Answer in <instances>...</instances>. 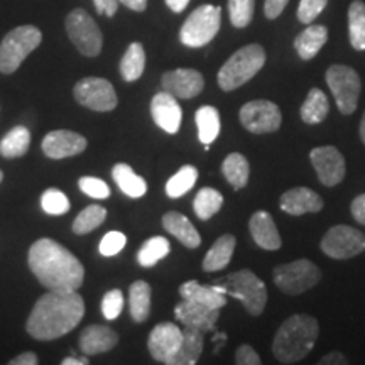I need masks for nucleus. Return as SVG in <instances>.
<instances>
[{"label": "nucleus", "mask_w": 365, "mask_h": 365, "mask_svg": "<svg viewBox=\"0 0 365 365\" xmlns=\"http://www.w3.org/2000/svg\"><path fill=\"white\" fill-rule=\"evenodd\" d=\"M80 190L83 191L85 195L91 196V198H98V200H105L110 196V188L108 185L98 178H91V176H83L78 181Z\"/></svg>", "instance_id": "37998d69"}, {"label": "nucleus", "mask_w": 365, "mask_h": 365, "mask_svg": "<svg viewBox=\"0 0 365 365\" xmlns=\"http://www.w3.org/2000/svg\"><path fill=\"white\" fill-rule=\"evenodd\" d=\"M196 127H198V137L203 144H212L220 134V113L215 107H205L198 108L195 115Z\"/></svg>", "instance_id": "7c9ffc66"}, {"label": "nucleus", "mask_w": 365, "mask_h": 365, "mask_svg": "<svg viewBox=\"0 0 365 365\" xmlns=\"http://www.w3.org/2000/svg\"><path fill=\"white\" fill-rule=\"evenodd\" d=\"M41 207L49 215H63L70 210V200L59 190H48L41 196Z\"/></svg>", "instance_id": "a19ab883"}, {"label": "nucleus", "mask_w": 365, "mask_h": 365, "mask_svg": "<svg viewBox=\"0 0 365 365\" xmlns=\"http://www.w3.org/2000/svg\"><path fill=\"white\" fill-rule=\"evenodd\" d=\"M328 29L325 26L309 24L307 29L294 39V48L298 51L299 58L308 61L313 59L319 53V49L327 44Z\"/></svg>", "instance_id": "bb28decb"}, {"label": "nucleus", "mask_w": 365, "mask_h": 365, "mask_svg": "<svg viewBox=\"0 0 365 365\" xmlns=\"http://www.w3.org/2000/svg\"><path fill=\"white\" fill-rule=\"evenodd\" d=\"M125 242L127 239L122 232H108L102 239V242H100V254L107 255V257L117 255L125 247Z\"/></svg>", "instance_id": "a18cd8bd"}, {"label": "nucleus", "mask_w": 365, "mask_h": 365, "mask_svg": "<svg viewBox=\"0 0 365 365\" xmlns=\"http://www.w3.org/2000/svg\"><path fill=\"white\" fill-rule=\"evenodd\" d=\"M240 124L252 134H269L281 127L279 107L269 100H252L240 108Z\"/></svg>", "instance_id": "ddd939ff"}, {"label": "nucleus", "mask_w": 365, "mask_h": 365, "mask_svg": "<svg viewBox=\"0 0 365 365\" xmlns=\"http://www.w3.org/2000/svg\"><path fill=\"white\" fill-rule=\"evenodd\" d=\"M27 262L38 281L49 291H78L83 284V264L51 239L34 242Z\"/></svg>", "instance_id": "f03ea898"}, {"label": "nucleus", "mask_w": 365, "mask_h": 365, "mask_svg": "<svg viewBox=\"0 0 365 365\" xmlns=\"http://www.w3.org/2000/svg\"><path fill=\"white\" fill-rule=\"evenodd\" d=\"M287 2H289V0H266V2H264V14H266L267 19H277L282 14V11L286 9Z\"/></svg>", "instance_id": "de8ad7c7"}, {"label": "nucleus", "mask_w": 365, "mask_h": 365, "mask_svg": "<svg viewBox=\"0 0 365 365\" xmlns=\"http://www.w3.org/2000/svg\"><path fill=\"white\" fill-rule=\"evenodd\" d=\"M118 336L112 328L103 325L86 327L80 335V349L85 355H98L112 350L117 345Z\"/></svg>", "instance_id": "4be33fe9"}, {"label": "nucleus", "mask_w": 365, "mask_h": 365, "mask_svg": "<svg viewBox=\"0 0 365 365\" xmlns=\"http://www.w3.org/2000/svg\"><path fill=\"white\" fill-rule=\"evenodd\" d=\"M145 68V51L140 43H132L120 61V75L125 81H135L143 76Z\"/></svg>", "instance_id": "473e14b6"}, {"label": "nucleus", "mask_w": 365, "mask_h": 365, "mask_svg": "<svg viewBox=\"0 0 365 365\" xmlns=\"http://www.w3.org/2000/svg\"><path fill=\"white\" fill-rule=\"evenodd\" d=\"M319 365H345L346 359L341 352H330L318 362Z\"/></svg>", "instance_id": "3c124183"}, {"label": "nucleus", "mask_w": 365, "mask_h": 365, "mask_svg": "<svg viewBox=\"0 0 365 365\" xmlns=\"http://www.w3.org/2000/svg\"><path fill=\"white\" fill-rule=\"evenodd\" d=\"M350 212H352V217L355 220L365 225V193L359 195L357 198L354 200L352 205H350Z\"/></svg>", "instance_id": "8fccbe9b"}, {"label": "nucleus", "mask_w": 365, "mask_h": 365, "mask_svg": "<svg viewBox=\"0 0 365 365\" xmlns=\"http://www.w3.org/2000/svg\"><path fill=\"white\" fill-rule=\"evenodd\" d=\"M218 286L223 287L225 294H230L242 301L244 308L252 317L262 314L264 308H266L267 287L261 277L255 276L249 269H242V271L228 274V276L218 282Z\"/></svg>", "instance_id": "39448f33"}, {"label": "nucleus", "mask_w": 365, "mask_h": 365, "mask_svg": "<svg viewBox=\"0 0 365 365\" xmlns=\"http://www.w3.org/2000/svg\"><path fill=\"white\" fill-rule=\"evenodd\" d=\"M118 4L135 12H144L145 7H148V0H118Z\"/></svg>", "instance_id": "864d4df0"}, {"label": "nucleus", "mask_w": 365, "mask_h": 365, "mask_svg": "<svg viewBox=\"0 0 365 365\" xmlns=\"http://www.w3.org/2000/svg\"><path fill=\"white\" fill-rule=\"evenodd\" d=\"M2 178H4V176H2V171H0V181H2Z\"/></svg>", "instance_id": "13d9d810"}, {"label": "nucleus", "mask_w": 365, "mask_h": 365, "mask_svg": "<svg viewBox=\"0 0 365 365\" xmlns=\"http://www.w3.org/2000/svg\"><path fill=\"white\" fill-rule=\"evenodd\" d=\"M43 33L34 26H19L9 31L0 43V73L12 75L19 70L22 61L39 48Z\"/></svg>", "instance_id": "423d86ee"}, {"label": "nucleus", "mask_w": 365, "mask_h": 365, "mask_svg": "<svg viewBox=\"0 0 365 365\" xmlns=\"http://www.w3.org/2000/svg\"><path fill=\"white\" fill-rule=\"evenodd\" d=\"M196 180H198V170L195 166H182L170 181L166 182V195L170 198H181L182 195L188 193L193 188Z\"/></svg>", "instance_id": "58836bf2"}, {"label": "nucleus", "mask_w": 365, "mask_h": 365, "mask_svg": "<svg viewBox=\"0 0 365 365\" xmlns=\"http://www.w3.org/2000/svg\"><path fill=\"white\" fill-rule=\"evenodd\" d=\"M180 294L182 299L196 301V303L207 304L210 308L220 309L227 304V294L223 287L218 284L215 286H205L196 281H188L180 287Z\"/></svg>", "instance_id": "5701e85b"}, {"label": "nucleus", "mask_w": 365, "mask_h": 365, "mask_svg": "<svg viewBox=\"0 0 365 365\" xmlns=\"http://www.w3.org/2000/svg\"><path fill=\"white\" fill-rule=\"evenodd\" d=\"M182 341V330L175 323H159L150 331L148 346L154 360L168 364Z\"/></svg>", "instance_id": "dca6fc26"}, {"label": "nucleus", "mask_w": 365, "mask_h": 365, "mask_svg": "<svg viewBox=\"0 0 365 365\" xmlns=\"http://www.w3.org/2000/svg\"><path fill=\"white\" fill-rule=\"evenodd\" d=\"M349 38L357 51H365V4L354 0L349 7Z\"/></svg>", "instance_id": "72a5a7b5"}, {"label": "nucleus", "mask_w": 365, "mask_h": 365, "mask_svg": "<svg viewBox=\"0 0 365 365\" xmlns=\"http://www.w3.org/2000/svg\"><path fill=\"white\" fill-rule=\"evenodd\" d=\"M129 308L134 322L143 323L150 313V286L145 281H135L129 289Z\"/></svg>", "instance_id": "2f4dec72"}, {"label": "nucleus", "mask_w": 365, "mask_h": 365, "mask_svg": "<svg viewBox=\"0 0 365 365\" xmlns=\"http://www.w3.org/2000/svg\"><path fill=\"white\" fill-rule=\"evenodd\" d=\"M163 88L176 98H195L202 93L205 80L200 71L191 68H178V70L166 71L163 75Z\"/></svg>", "instance_id": "2eb2a0df"}, {"label": "nucleus", "mask_w": 365, "mask_h": 365, "mask_svg": "<svg viewBox=\"0 0 365 365\" xmlns=\"http://www.w3.org/2000/svg\"><path fill=\"white\" fill-rule=\"evenodd\" d=\"M360 139H362V143L365 144V112H364V117L362 120H360Z\"/></svg>", "instance_id": "4d7b16f0"}, {"label": "nucleus", "mask_w": 365, "mask_h": 365, "mask_svg": "<svg viewBox=\"0 0 365 365\" xmlns=\"http://www.w3.org/2000/svg\"><path fill=\"white\" fill-rule=\"evenodd\" d=\"M319 335L318 322L309 314H293L279 327L272 352L281 364H296L312 352Z\"/></svg>", "instance_id": "7ed1b4c3"}, {"label": "nucleus", "mask_w": 365, "mask_h": 365, "mask_svg": "<svg viewBox=\"0 0 365 365\" xmlns=\"http://www.w3.org/2000/svg\"><path fill=\"white\" fill-rule=\"evenodd\" d=\"M222 173L225 180L234 186V190L245 188L250 175L249 161L239 153L228 154L222 164Z\"/></svg>", "instance_id": "c756f323"}, {"label": "nucleus", "mask_w": 365, "mask_h": 365, "mask_svg": "<svg viewBox=\"0 0 365 365\" xmlns=\"http://www.w3.org/2000/svg\"><path fill=\"white\" fill-rule=\"evenodd\" d=\"M105 218H107V210L100 207V205H91V207H86L83 212L75 218V222H73V232H75L76 235L90 234L95 228L102 225Z\"/></svg>", "instance_id": "4c0bfd02"}, {"label": "nucleus", "mask_w": 365, "mask_h": 365, "mask_svg": "<svg viewBox=\"0 0 365 365\" xmlns=\"http://www.w3.org/2000/svg\"><path fill=\"white\" fill-rule=\"evenodd\" d=\"M309 159L317 170L318 180L325 186H336L345 178V158L333 145L314 148L309 153Z\"/></svg>", "instance_id": "4468645a"}, {"label": "nucleus", "mask_w": 365, "mask_h": 365, "mask_svg": "<svg viewBox=\"0 0 365 365\" xmlns=\"http://www.w3.org/2000/svg\"><path fill=\"white\" fill-rule=\"evenodd\" d=\"M223 205V196L220 191L213 188H203L195 196V213L200 220H210L213 215H217L218 210Z\"/></svg>", "instance_id": "e433bc0d"}, {"label": "nucleus", "mask_w": 365, "mask_h": 365, "mask_svg": "<svg viewBox=\"0 0 365 365\" xmlns=\"http://www.w3.org/2000/svg\"><path fill=\"white\" fill-rule=\"evenodd\" d=\"M166 4H168V7H170L173 12L180 14V12L185 11L186 7H188L190 0H166Z\"/></svg>", "instance_id": "5fc2aeb1"}, {"label": "nucleus", "mask_w": 365, "mask_h": 365, "mask_svg": "<svg viewBox=\"0 0 365 365\" xmlns=\"http://www.w3.org/2000/svg\"><path fill=\"white\" fill-rule=\"evenodd\" d=\"M249 230L250 235L255 244L264 250H277L281 247V235L279 230H277L276 223H274V218L271 213L267 212H257L250 217L249 222Z\"/></svg>", "instance_id": "412c9836"}, {"label": "nucleus", "mask_w": 365, "mask_h": 365, "mask_svg": "<svg viewBox=\"0 0 365 365\" xmlns=\"http://www.w3.org/2000/svg\"><path fill=\"white\" fill-rule=\"evenodd\" d=\"M163 227L188 249H196L202 242V237L193 227V223L178 212H168L163 217Z\"/></svg>", "instance_id": "393cba45"}, {"label": "nucleus", "mask_w": 365, "mask_h": 365, "mask_svg": "<svg viewBox=\"0 0 365 365\" xmlns=\"http://www.w3.org/2000/svg\"><path fill=\"white\" fill-rule=\"evenodd\" d=\"M95 7H97V12L100 16L113 17L117 14L118 9V0H93Z\"/></svg>", "instance_id": "09e8293b"}, {"label": "nucleus", "mask_w": 365, "mask_h": 365, "mask_svg": "<svg viewBox=\"0 0 365 365\" xmlns=\"http://www.w3.org/2000/svg\"><path fill=\"white\" fill-rule=\"evenodd\" d=\"M175 314L178 322H181L185 327L198 328L202 331H210L217 325L220 309L210 308L207 304L196 303V301L182 299L180 304H176Z\"/></svg>", "instance_id": "a211bd4d"}, {"label": "nucleus", "mask_w": 365, "mask_h": 365, "mask_svg": "<svg viewBox=\"0 0 365 365\" xmlns=\"http://www.w3.org/2000/svg\"><path fill=\"white\" fill-rule=\"evenodd\" d=\"M255 0H228V16L234 27H247L254 17Z\"/></svg>", "instance_id": "ea45409f"}, {"label": "nucleus", "mask_w": 365, "mask_h": 365, "mask_svg": "<svg viewBox=\"0 0 365 365\" xmlns=\"http://www.w3.org/2000/svg\"><path fill=\"white\" fill-rule=\"evenodd\" d=\"M235 237L230 234L222 235L215 244L210 247V250L203 259V271L205 272H217L225 269L232 261V255L235 250Z\"/></svg>", "instance_id": "a878e982"}, {"label": "nucleus", "mask_w": 365, "mask_h": 365, "mask_svg": "<svg viewBox=\"0 0 365 365\" xmlns=\"http://www.w3.org/2000/svg\"><path fill=\"white\" fill-rule=\"evenodd\" d=\"M65 26L71 43L83 56L95 58L102 53V31L85 9H75L68 14Z\"/></svg>", "instance_id": "6e6552de"}, {"label": "nucleus", "mask_w": 365, "mask_h": 365, "mask_svg": "<svg viewBox=\"0 0 365 365\" xmlns=\"http://www.w3.org/2000/svg\"><path fill=\"white\" fill-rule=\"evenodd\" d=\"M328 112H330V103H328L327 95L319 88L309 90L307 100L301 105V118L304 124L317 125L325 120Z\"/></svg>", "instance_id": "cd10ccee"}, {"label": "nucleus", "mask_w": 365, "mask_h": 365, "mask_svg": "<svg viewBox=\"0 0 365 365\" xmlns=\"http://www.w3.org/2000/svg\"><path fill=\"white\" fill-rule=\"evenodd\" d=\"M266 63V51L261 44H247L227 59L218 71V85L223 91L237 90L252 80Z\"/></svg>", "instance_id": "20e7f679"}, {"label": "nucleus", "mask_w": 365, "mask_h": 365, "mask_svg": "<svg viewBox=\"0 0 365 365\" xmlns=\"http://www.w3.org/2000/svg\"><path fill=\"white\" fill-rule=\"evenodd\" d=\"M220 22L222 9L218 6L205 4V6L196 7L181 27V43L188 46V48L207 46L208 43H212L213 38L218 34V31H220Z\"/></svg>", "instance_id": "0eeeda50"}, {"label": "nucleus", "mask_w": 365, "mask_h": 365, "mask_svg": "<svg viewBox=\"0 0 365 365\" xmlns=\"http://www.w3.org/2000/svg\"><path fill=\"white\" fill-rule=\"evenodd\" d=\"M31 144V134L26 127H16L0 140V154L4 158H19L27 153Z\"/></svg>", "instance_id": "c9c22d12"}, {"label": "nucleus", "mask_w": 365, "mask_h": 365, "mask_svg": "<svg viewBox=\"0 0 365 365\" xmlns=\"http://www.w3.org/2000/svg\"><path fill=\"white\" fill-rule=\"evenodd\" d=\"M112 176L118 188L124 191L127 196H130V198H140L148 191V185H145L144 178L135 175L129 164H115L112 170Z\"/></svg>", "instance_id": "c85d7f7f"}, {"label": "nucleus", "mask_w": 365, "mask_h": 365, "mask_svg": "<svg viewBox=\"0 0 365 365\" xmlns=\"http://www.w3.org/2000/svg\"><path fill=\"white\" fill-rule=\"evenodd\" d=\"M86 149V139L83 135L71 130L49 132L43 140V153L51 159H65L76 156Z\"/></svg>", "instance_id": "f3484780"}, {"label": "nucleus", "mask_w": 365, "mask_h": 365, "mask_svg": "<svg viewBox=\"0 0 365 365\" xmlns=\"http://www.w3.org/2000/svg\"><path fill=\"white\" fill-rule=\"evenodd\" d=\"M322 250L331 259H352L365 250V235L349 225L331 227L323 237Z\"/></svg>", "instance_id": "9b49d317"}, {"label": "nucleus", "mask_w": 365, "mask_h": 365, "mask_svg": "<svg viewBox=\"0 0 365 365\" xmlns=\"http://www.w3.org/2000/svg\"><path fill=\"white\" fill-rule=\"evenodd\" d=\"M235 362L239 365H261V357L250 345H240L235 352Z\"/></svg>", "instance_id": "49530a36"}, {"label": "nucleus", "mask_w": 365, "mask_h": 365, "mask_svg": "<svg viewBox=\"0 0 365 365\" xmlns=\"http://www.w3.org/2000/svg\"><path fill=\"white\" fill-rule=\"evenodd\" d=\"M328 0H301L298 7V21L303 24H312L323 9L327 7Z\"/></svg>", "instance_id": "c03bdc74"}, {"label": "nucleus", "mask_w": 365, "mask_h": 365, "mask_svg": "<svg viewBox=\"0 0 365 365\" xmlns=\"http://www.w3.org/2000/svg\"><path fill=\"white\" fill-rule=\"evenodd\" d=\"M203 352V331L198 328L185 327L182 341L178 352L173 355L168 365H193L198 362Z\"/></svg>", "instance_id": "b1692460"}, {"label": "nucleus", "mask_w": 365, "mask_h": 365, "mask_svg": "<svg viewBox=\"0 0 365 365\" xmlns=\"http://www.w3.org/2000/svg\"><path fill=\"white\" fill-rule=\"evenodd\" d=\"M9 364L11 365H36L38 364V355H36L34 352H24V354L17 355L16 359H12Z\"/></svg>", "instance_id": "603ef678"}, {"label": "nucleus", "mask_w": 365, "mask_h": 365, "mask_svg": "<svg viewBox=\"0 0 365 365\" xmlns=\"http://www.w3.org/2000/svg\"><path fill=\"white\" fill-rule=\"evenodd\" d=\"M88 362H90V360L85 359V357H81V359H78V357H66L61 364L63 365H86Z\"/></svg>", "instance_id": "6e6d98bb"}, {"label": "nucleus", "mask_w": 365, "mask_h": 365, "mask_svg": "<svg viewBox=\"0 0 365 365\" xmlns=\"http://www.w3.org/2000/svg\"><path fill=\"white\" fill-rule=\"evenodd\" d=\"M322 279V271L308 259L281 264L274 269V284L286 294H303Z\"/></svg>", "instance_id": "1a4fd4ad"}, {"label": "nucleus", "mask_w": 365, "mask_h": 365, "mask_svg": "<svg viewBox=\"0 0 365 365\" xmlns=\"http://www.w3.org/2000/svg\"><path fill=\"white\" fill-rule=\"evenodd\" d=\"M281 210L289 215L299 217L304 213H318L323 208V200L317 191L298 186L281 196Z\"/></svg>", "instance_id": "aec40b11"}, {"label": "nucleus", "mask_w": 365, "mask_h": 365, "mask_svg": "<svg viewBox=\"0 0 365 365\" xmlns=\"http://www.w3.org/2000/svg\"><path fill=\"white\" fill-rule=\"evenodd\" d=\"M124 308V294L120 289H112L103 296L102 313L107 319H115Z\"/></svg>", "instance_id": "79ce46f5"}, {"label": "nucleus", "mask_w": 365, "mask_h": 365, "mask_svg": "<svg viewBox=\"0 0 365 365\" xmlns=\"http://www.w3.org/2000/svg\"><path fill=\"white\" fill-rule=\"evenodd\" d=\"M83 314V298L76 291H49L36 301L26 328L36 340H56L78 327Z\"/></svg>", "instance_id": "f257e3e1"}, {"label": "nucleus", "mask_w": 365, "mask_h": 365, "mask_svg": "<svg viewBox=\"0 0 365 365\" xmlns=\"http://www.w3.org/2000/svg\"><path fill=\"white\" fill-rule=\"evenodd\" d=\"M170 242L164 237H150L149 240H145L143 247L139 249L137 254V262L143 267H153L156 266V262L166 257L170 254Z\"/></svg>", "instance_id": "f704fd0d"}, {"label": "nucleus", "mask_w": 365, "mask_h": 365, "mask_svg": "<svg viewBox=\"0 0 365 365\" xmlns=\"http://www.w3.org/2000/svg\"><path fill=\"white\" fill-rule=\"evenodd\" d=\"M75 100L95 112H110L117 107V93L110 81L90 76L75 85Z\"/></svg>", "instance_id": "f8f14e48"}, {"label": "nucleus", "mask_w": 365, "mask_h": 365, "mask_svg": "<svg viewBox=\"0 0 365 365\" xmlns=\"http://www.w3.org/2000/svg\"><path fill=\"white\" fill-rule=\"evenodd\" d=\"M150 115L154 122L168 134H176L181 127L182 112L180 103L176 102V97H173L168 91L154 95L153 102H150Z\"/></svg>", "instance_id": "6ab92c4d"}, {"label": "nucleus", "mask_w": 365, "mask_h": 365, "mask_svg": "<svg viewBox=\"0 0 365 365\" xmlns=\"http://www.w3.org/2000/svg\"><path fill=\"white\" fill-rule=\"evenodd\" d=\"M327 83L330 86L336 107L344 115H350L357 110L362 83L354 68L345 65L330 66L327 71Z\"/></svg>", "instance_id": "9d476101"}]
</instances>
